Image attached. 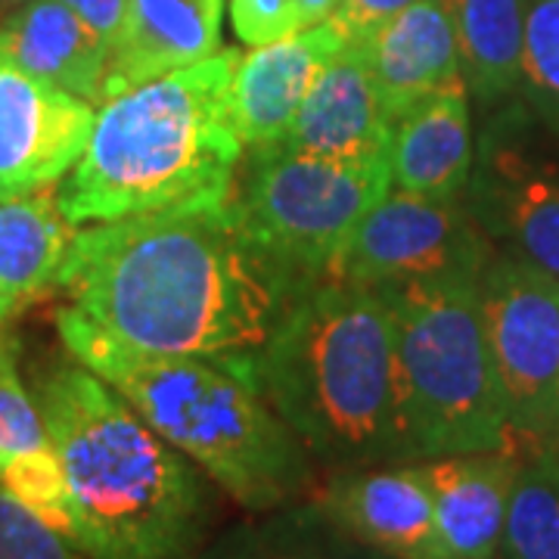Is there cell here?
<instances>
[{
  "instance_id": "5bb4252c",
  "label": "cell",
  "mask_w": 559,
  "mask_h": 559,
  "mask_svg": "<svg viewBox=\"0 0 559 559\" xmlns=\"http://www.w3.org/2000/svg\"><path fill=\"white\" fill-rule=\"evenodd\" d=\"M277 146L320 159L389 162L392 116L352 40L323 66Z\"/></svg>"
},
{
  "instance_id": "d6a6232c",
  "label": "cell",
  "mask_w": 559,
  "mask_h": 559,
  "mask_svg": "<svg viewBox=\"0 0 559 559\" xmlns=\"http://www.w3.org/2000/svg\"><path fill=\"white\" fill-rule=\"evenodd\" d=\"M25 3H32V0H0V22L10 20L16 10H22Z\"/></svg>"
},
{
  "instance_id": "d4e9b609",
  "label": "cell",
  "mask_w": 559,
  "mask_h": 559,
  "mask_svg": "<svg viewBox=\"0 0 559 559\" xmlns=\"http://www.w3.org/2000/svg\"><path fill=\"white\" fill-rule=\"evenodd\" d=\"M0 485L7 495L20 500L28 513H35L44 525L60 532L72 544V495L62 469L60 457L53 448H40L28 454H16L0 466Z\"/></svg>"
},
{
  "instance_id": "4dcf8cb0",
  "label": "cell",
  "mask_w": 559,
  "mask_h": 559,
  "mask_svg": "<svg viewBox=\"0 0 559 559\" xmlns=\"http://www.w3.org/2000/svg\"><path fill=\"white\" fill-rule=\"evenodd\" d=\"M326 559H395L382 550H373L360 540L348 538L345 532H340L333 522H330V535H326Z\"/></svg>"
},
{
  "instance_id": "52a82bcc",
  "label": "cell",
  "mask_w": 559,
  "mask_h": 559,
  "mask_svg": "<svg viewBox=\"0 0 559 559\" xmlns=\"http://www.w3.org/2000/svg\"><path fill=\"white\" fill-rule=\"evenodd\" d=\"M389 193V162L320 159L277 143L246 150L234 180L246 240L293 296L333 277L360 218Z\"/></svg>"
},
{
  "instance_id": "83f0119b",
  "label": "cell",
  "mask_w": 559,
  "mask_h": 559,
  "mask_svg": "<svg viewBox=\"0 0 559 559\" xmlns=\"http://www.w3.org/2000/svg\"><path fill=\"white\" fill-rule=\"evenodd\" d=\"M234 32L242 44L264 47L301 32L296 0H230Z\"/></svg>"
},
{
  "instance_id": "4316f807",
  "label": "cell",
  "mask_w": 559,
  "mask_h": 559,
  "mask_svg": "<svg viewBox=\"0 0 559 559\" xmlns=\"http://www.w3.org/2000/svg\"><path fill=\"white\" fill-rule=\"evenodd\" d=\"M0 559H81V554L0 485Z\"/></svg>"
},
{
  "instance_id": "4fadbf2b",
  "label": "cell",
  "mask_w": 559,
  "mask_h": 559,
  "mask_svg": "<svg viewBox=\"0 0 559 559\" xmlns=\"http://www.w3.org/2000/svg\"><path fill=\"white\" fill-rule=\"evenodd\" d=\"M342 47L345 32L330 20L237 57L230 81V128L242 150L271 146L289 131L323 66Z\"/></svg>"
},
{
  "instance_id": "9c48e42d",
  "label": "cell",
  "mask_w": 559,
  "mask_h": 559,
  "mask_svg": "<svg viewBox=\"0 0 559 559\" xmlns=\"http://www.w3.org/2000/svg\"><path fill=\"white\" fill-rule=\"evenodd\" d=\"M460 200L500 252L559 277V143L525 103L488 116Z\"/></svg>"
},
{
  "instance_id": "8fae6325",
  "label": "cell",
  "mask_w": 559,
  "mask_h": 559,
  "mask_svg": "<svg viewBox=\"0 0 559 559\" xmlns=\"http://www.w3.org/2000/svg\"><path fill=\"white\" fill-rule=\"evenodd\" d=\"M94 103L35 79L0 50V200L57 187L81 159Z\"/></svg>"
},
{
  "instance_id": "cb8c5ba5",
  "label": "cell",
  "mask_w": 559,
  "mask_h": 559,
  "mask_svg": "<svg viewBox=\"0 0 559 559\" xmlns=\"http://www.w3.org/2000/svg\"><path fill=\"white\" fill-rule=\"evenodd\" d=\"M520 94L559 143V0H528Z\"/></svg>"
},
{
  "instance_id": "3957f363",
  "label": "cell",
  "mask_w": 559,
  "mask_h": 559,
  "mask_svg": "<svg viewBox=\"0 0 559 559\" xmlns=\"http://www.w3.org/2000/svg\"><path fill=\"white\" fill-rule=\"evenodd\" d=\"M255 382L318 469L407 463L395 323L377 286L320 280L296 293L255 352Z\"/></svg>"
},
{
  "instance_id": "9a60e30c",
  "label": "cell",
  "mask_w": 559,
  "mask_h": 559,
  "mask_svg": "<svg viewBox=\"0 0 559 559\" xmlns=\"http://www.w3.org/2000/svg\"><path fill=\"white\" fill-rule=\"evenodd\" d=\"M476 138L463 81L414 100L392 119V190L426 200H460L473 171Z\"/></svg>"
},
{
  "instance_id": "603a6c76",
  "label": "cell",
  "mask_w": 559,
  "mask_h": 559,
  "mask_svg": "<svg viewBox=\"0 0 559 559\" xmlns=\"http://www.w3.org/2000/svg\"><path fill=\"white\" fill-rule=\"evenodd\" d=\"M500 559H559V457H525L510 495Z\"/></svg>"
},
{
  "instance_id": "484cf974",
  "label": "cell",
  "mask_w": 559,
  "mask_h": 559,
  "mask_svg": "<svg viewBox=\"0 0 559 559\" xmlns=\"http://www.w3.org/2000/svg\"><path fill=\"white\" fill-rule=\"evenodd\" d=\"M20 342L0 323V466L16 454L50 448L35 395L20 380Z\"/></svg>"
},
{
  "instance_id": "ba28073f",
  "label": "cell",
  "mask_w": 559,
  "mask_h": 559,
  "mask_svg": "<svg viewBox=\"0 0 559 559\" xmlns=\"http://www.w3.org/2000/svg\"><path fill=\"white\" fill-rule=\"evenodd\" d=\"M481 320L498 367L513 451H559V277L495 252L479 280Z\"/></svg>"
},
{
  "instance_id": "1f68e13d",
  "label": "cell",
  "mask_w": 559,
  "mask_h": 559,
  "mask_svg": "<svg viewBox=\"0 0 559 559\" xmlns=\"http://www.w3.org/2000/svg\"><path fill=\"white\" fill-rule=\"evenodd\" d=\"M301 28H314L320 22H330L340 13L342 0H296Z\"/></svg>"
},
{
  "instance_id": "ffe728a7",
  "label": "cell",
  "mask_w": 559,
  "mask_h": 559,
  "mask_svg": "<svg viewBox=\"0 0 559 559\" xmlns=\"http://www.w3.org/2000/svg\"><path fill=\"white\" fill-rule=\"evenodd\" d=\"M72 240L75 224L62 215L57 187L0 200V323L60 283Z\"/></svg>"
},
{
  "instance_id": "44dd1931",
  "label": "cell",
  "mask_w": 559,
  "mask_h": 559,
  "mask_svg": "<svg viewBox=\"0 0 559 559\" xmlns=\"http://www.w3.org/2000/svg\"><path fill=\"white\" fill-rule=\"evenodd\" d=\"M460 50V75L485 106L520 94L528 0H444Z\"/></svg>"
},
{
  "instance_id": "6da1fadb",
  "label": "cell",
  "mask_w": 559,
  "mask_h": 559,
  "mask_svg": "<svg viewBox=\"0 0 559 559\" xmlns=\"http://www.w3.org/2000/svg\"><path fill=\"white\" fill-rule=\"evenodd\" d=\"M66 352L116 345L140 355L252 358L289 286L246 240L234 193L75 230L60 271Z\"/></svg>"
},
{
  "instance_id": "ac0fdd59",
  "label": "cell",
  "mask_w": 559,
  "mask_h": 559,
  "mask_svg": "<svg viewBox=\"0 0 559 559\" xmlns=\"http://www.w3.org/2000/svg\"><path fill=\"white\" fill-rule=\"evenodd\" d=\"M345 40L360 50L392 119L419 97L463 81L454 20L444 0H417L373 32Z\"/></svg>"
},
{
  "instance_id": "7a4b0ae2",
  "label": "cell",
  "mask_w": 559,
  "mask_h": 559,
  "mask_svg": "<svg viewBox=\"0 0 559 559\" xmlns=\"http://www.w3.org/2000/svg\"><path fill=\"white\" fill-rule=\"evenodd\" d=\"M72 495V547L87 559H193L215 525V481L81 364L35 385Z\"/></svg>"
},
{
  "instance_id": "8992f818",
  "label": "cell",
  "mask_w": 559,
  "mask_h": 559,
  "mask_svg": "<svg viewBox=\"0 0 559 559\" xmlns=\"http://www.w3.org/2000/svg\"><path fill=\"white\" fill-rule=\"evenodd\" d=\"M479 280L377 286L395 323V385L407 463L513 451L507 401L481 320Z\"/></svg>"
},
{
  "instance_id": "e0dca14e",
  "label": "cell",
  "mask_w": 559,
  "mask_h": 559,
  "mask_svg": "<svg viewBox=\"0 0 559 559\" xmlns=\"http://www.w3.org/2000/svg\"><path fill=\"white\" fill-rule=\"evenodd\" d=\"M221 16L224 0H128L121 32L109 47L103 100L215 57Z\"/></svg>"
},
{
  "instance_id": "5b68a950",
  "label": "cell",
  "mask_w": 559,
  "mask_h": 559,
  "mask_svg": "<svg viewBox=\"0 0 559 559\" xmlns=\"http://www.w3.org/2000/svg\"><path fill=\"white\" fill-rule=\"evenodd\" d=\"M72 358L109 382L242 510L267 513L318 491V463L261 395L255 355L197 358L84 345Z\"/></svg>"
},
{
  "instance_id": "7c38bea8",
  "label": "cell",
  "mask_w": 559,
  "mask_h": 559,
  "mask_svg": "<svg viewBox=\"0 0 559 559\" xmlns=\"http://www.w3.org/2000/svg\"><path fill=\"white\" fill-rule=\"evenodd\" d=\"M348 538L395 559H451L417 463L330 473L311 495Z\"/></svg>"
},
{
  "instance_id": "30bf717a",
  "label": "cell",
  "mask_w": 559,
  "mask_h": 559,
  "mask_svg": "<svg viewBox=\"0 0 559 559\" xmlns=\"http://www.w3.org/2000/svg\"><path fill=\"white\" fill-rule=\"evenodd\" d=\"M495 259V242L463 200L389 193L345 242L333 277L364 286L414 280H479Z\"/></svg>"
},
{
  "instance_id": "f546056e",
  "label": "cell",
  "mask_w": 559,
  "mask_h": 559,
  "mask_svg": "<svg viewBox=\"0 0 559 559\" xmlns=\"http://www.w3.org/2000/svg\"><path fill=\"white\" fill-rule=\"evenodd\" d=\"M60 3H66L81 22H87L112 47V40L121 32V22H124L128 0H60Z\"/></svg>"
},
{
  "instance_id": "7402d4cb",
  "label": "cell",
  "mask_w": 559,
  "mask_h": 559,
  "mask_svg": "<svg viewBox=\"0 0 559 559\" xmlns=\"http://www.w3.org/2000/svg\"><path fill=\"white\" fill-rule=\"evenodd\" d=\"M326 535L330 520L308 498L224 528L193 559H326Z\"/></svg>"
},
{
  "instance_id": "2e32d148",
  "label": "cell",
  "mask_w": 559,
  "mask_h": 559,
  "mask_svg": "<svg viewBox=\"0 0 559 559\" xmlns=\"http://www.w3.org/2000/svg\"><path fill=\"white\" fill-rule=\"evenodd\" d=\"M520 466L516 451L451 454L417 463L432 495L448 557L498 559Z\"/></svg>"
},
{
  "instance_id": "277c9868",
  "label": "cell",
  "mask_w": 559,
  "mask_h": 559,
  "mask_svg": "<svg viewBox=\"0 0 559 559\" xmlns=\"http://www.w3.org/2000/svg\"><path fill=\"white\" fill-rule=\"evenodd\" d=\"M237 57L221 50L106 97L81 159L57 183L62 215L79 227L227 200L242 162L230 128Z\"/></svg>"
},
{
  "instance_id": "f1b7e54d",
  "label": "cell",
  "mask_w": 559,
  "mask_h": 559,
  "mask_svg": "<svg viewBox=\"0 0 559 559\" xmlns=\"http://www.w3.org/2000/svg\"><path fill=\"white\" fill-rule=\"evenodd\" d=\"M417 0H342L340 13L333 22L345 32V38H360L367 32H373L385 20L399 16L401 10L414 7Z\"/></svg>"
},
{
  "instance_id": "836d02e7",
  "label": "cell",
  "mask_w": 559,
  "mask_h": 559,
  "mask_svg": "<svg viewBox=\"0 0 559 559\" xmlns=\"http://www.w3.org/2000/svg\"><path fill=\"white\" fill-rule=\"evenodd\" d=\"M554 457H559V451H557V454H554Z\"/></svg>"
},
{
  "instance_id": "d6986e66",
  "label": "cell",
  "mask_w": 559,
  "mask_h": 559,
  "mask_svg": "<svg viewBox=\"0 0 559 559\" xmlns=\"http://www.w3.org/2000/svg\"><path fill=\"white\" fill-rule=\"evenodd\" d=\"M0 50L35 79L103 103L109 44L60 0H32L0 22Z\"/></svg>"
}]
</instances>
